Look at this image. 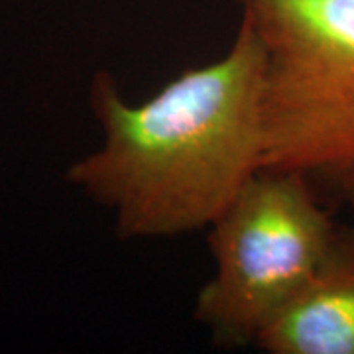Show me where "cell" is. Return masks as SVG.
<instances>
[{
    "mask_svg": "<svg viewBox=\"0 0 354 354\" xmlns=\"http://www.w3.org/2000/svg\"><path fill=\"white\" fill-rule=\"evenodd\" d=\"M97 150L67 179L109 209L120 239H171L209 228L264 167L262 51L242 18L223 57L191 67L144 102L95 77Z\"/></svg>",
    "mask_w": 354,
    "mask_h": 354,
    "instance_id": "1",
    "label": "cell"
},
{
    "mask_svg": "<svg viewBox=\"0 0 354 354\" xmlns=\"http://www.w3.org/2000/svg\"><path fill=\"white\" fill-rule=\"evenodd\" d=\"M262 51L264 167L354 174V0H242Z\"/></svg>",
    "mask_w": 354,
    "mask_h": 354,
    "instance_id": "2",
    "label": "cell"
},
{
    "mask_svg": "<svg viewBox=\"0 0 354 354\" xmlns=\"http://www.w3.org/2000/svg\"><path fill=\"white\" fill-rule=\"evenodd\" d=\"M311 179L262 167L211 225L215 272L195 319L225 346L256 344L325 258L339 225Z\"/></svg>",
    "mask_w": 354,
    "mask_h": 354,
    "instance_id": "3",
    "label": "cell"
},
{
    "mask_svg": "<svg viewBox=\"0 0 354 354\" xmlns=\"http://www.w3.org/2000/svg\"><path fill=\"white\" fill-rule=\"evenodd\" d=\"M254 346L270 354H354V228H337L313 276Z\"/></svg>",
    "mask_w": 354,
    "mask_h": 354,
    "instance_id": "4",
    "label": "cell"
},
{
    "mask_svg": "<svg viewBox=\"0 0 354 354\" xmlns=\"http://www.w3.org/2000/svg\"><path fill=\"white\" fill-rule=\"evenodd\" d=\"M341 185H342V191H344V197H346V201L351 203V207L354 209V174L353 176L346 177V179H342Z\"/></svg>",
    "mask_w": 354,
    "mask_h": 354,
    "instance_id": "5",
    "label": "cell"
}]
</instances>
